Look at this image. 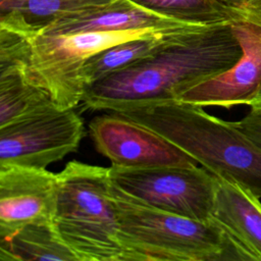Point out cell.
<instances>
[{
    "mask_svg": "<svg viewBox=\"0 0 261 261\" xmlns=\"http://www.w3.org/2000/svg\"><path fill=\"white\" fill-rule=\"evenodd\" d=\"M219 1H221L222 3H224L227 6H230L232 8H238L244 3L245 0H219Z\"/></svg>",
    "mask_w": 261,
    "mask_h": 261,
    "instance_id": "obj_21",
    "label": "cell"
},
{
    "mask_svg": "<svg viewBox=\"0 0 261 261\" xmlns=\"http://www.w3.org/2000/svg\"><path fill=\"white\" fill-rule=\"evenodd\" d=\"M97 116L89 125L97 150L113 166L149 168L197 166L184 150L154 130L120 114Z\"/></svg>",
    "mask_w": 261,
    "mask_h": 261,
    "instance_id": "obj_7",
    "label": "cell"
},
{
    "mask_svg": "<svg viewBox=\"0 0 261 261\" xmlns=\"http://www.w3.org/2000/svg\"><path fill=\"white\" fill-rule=\"evenodd\" d=\"M233 122L261 147V113L250 111L245 117Z\"/></svg>",
    "mask_w": 261,
    "mask_h": 261,
    "instance_id": "obj_18",
    "label": "cell"
},
{
    "mask_svg": "<svg viewBox=\"0 0 261 261\" xmlns=\"http://www.w3.org/2000/svg\"><path fill=\"white\" fill-rule=\"evenodd\" d=\"M113 0H0V22L28 37L62 16L104 6Z\"/></svg>",
    "mask_w": 261,
    "mask_h": 261,
    "instance_id": "obj_12",
    "label": "cell"
},
{
    "mask_svg": "<svg viewBox=\"0 0 261 261\" xmlns=\"http://www.w3.org/2000/svg\"><path fill=\"white\" fill-rule=\"evenodd\" d=\"M242 55L223 72L202 82L177 98L200 106L231 108L248 105L261 87V25L239 18L230 22Z\"/></svg>",
    "mask_w": 261,
    "mask_h": 261,
    "instance_id": "obj_8",
    "label": "cell"
},
{
    "mask_svg": "<svg viewBox=\"0 0 261 261\" xmlns=\"http://www.w3.org/2000/svg\"><path fill=\"white\" fill-rule=\"evenodd\" d=\"M194 23L156 13L128 0H113L104 6L62 16L38 34L64 35L90 31L166 30Z\"/></svg>",
    "mask_w": 261,
    "mask_h": 261,
    "instance_id": "obj_11",
    "label": "cell"
},
{
    "mask_svg": "<svg viewBox=\"0 0 261 261\" xmlns=\"http://www.w3.org/2000/svg\"><path fill=\"white\" fill-rule=\"evenodd\" d=\"M111 184L134 200L199 221H211L217 176L203 166L109 167Z\"/></svg>",
    "mask_w": 261,
    "mask_h": 261,
    "instance_id": "obj_6",
    "label": "cell"
},
{
    "mask_svg": "<svg viewBox=\"0 0 261 261\" xmlns=\"http://www.w3.org/2000/svg\"><path fill=\"white\" fill-rule=\"evenodd\" d=\"M117 114L162 136L215 176L261 198V147L234 122L178 99L147 102Z\"/></svg>",
    "mask_w": 261,
    "mask_h": 261,
    "instance_id": "obj_2",
    "label": "cell"
},
{
    "mask_svg": "<svg viewBox=\"0 0 261 261\" xmlns=\"http://www.w3.org/2000/svg\"><path fill=\"white\" fill-rule=\"evenodd\" d=\"M29 37L12 28H0V83L29 68Z\"/></svg>",
    "mask_w": 261,
    "mask_h": 261,
    "instance_id": "obj_17",
    "label": "cell"
},
{
    "mask_svg": "<svg viewBox=\"0 0 261 261\" xmlns=\"http://www.w3.org/2000/svg\"><path fill=\"white\" fill-rule=\"evenodd\" d=\"M57 195V174L46 168H0V232L28 224H51Z\"/></svg>",
    "mask_w": 261,
    "mask_h": 261,
    "instance_id": "obj_9",
    "label": "cell"
},
{
    "mask_svg": "<svg viewBox=\"0 0 261 261\" xmlns=\"http://www.w3.org/2000/svg\"><path fill=\"white\" fill-rule=\"evenodd\" d=\"M248 106L250 107V111L261 113V87L258 90L257 94L254 96V98L250 101Z\"/></svg>",
    "mask_w": 261,
    "mask_h": 261,
    "instance_id": "obj_20",
    "label": "cell"
},
{
    "mask_svg": "<svg viewBox=\"0 0 261 261\" xmlns=\"http://www.w3.org/2000/svg\"><path fill=\"white\" fill-rule=\"evenodd\" d=\"M3 25H4V24H2V23L0 22V28H1V27H3Z\"/></svg>",
    "mask_w": 261,
    "mask_h": 261,
    "instance_id": "obj_23",
    "label": "cell"
},
{
    "mask_svg": "<svg viewBox=\"0 0 261 261\" xmlns=\"http://www.w3.org/2000/svg\"><path fill=\"white\" fill-rule=\"evenodd\" d=\"M83 136L84 123L73 108L48 101L0 125V168H46L75 151Z\"/></svg>",
    "mask_w": 261,
    "mask_h": 261,
    "instance_id": "obj_5",
    "label": "cell"
},
{
    "mask_svg": "<svg viewBox=\"0 0 261 261\" xmlns=\"http://www.w3.org/2000/svg\"><path fill=\"white\" fill-rule=\"evenodd\" d=\"M211 220L227 234L242 260L261 261V202L241 185L217 177Z\"/></svg>",
    "mask_w": 261,
    "mask_h": 261,
    "instance_id": "obj_10",
    "label": "cell"
},
{
    "mask_svg": "<svg viewBox=\"0 0 261 261\" xmlns=\"http://www.w3.org/2000/svg\"><path fill=\"white\" fill-rule=\"evenodd\" d=\"M234 9L238 12L240 18L247 19L261 25V0L247 3Z\"/></svg>",
    "mask_w": 261,
    "mask_h": 261,
    "instance_id": "obj_19",
    "label": "cell"
},
{
    "mask_svg": "<svg viewBox=\"0 0 261 261\" xmlns=\"http://www.w3.org/2000/svg\"><path fill=\"white\" fill-rule=\"evenodd\" d=\"M118 239L124 261L242 260L215 222L199 221L152 208L111 184Z\"/></svg>",
    "mask_w": 261,
    "mask_h": 261,
    "instance_id": "obj_3",
    "label": "cell"
},
{
    "mask_svg": "<svg viewBox=\"0 0 261 261\" xmlns=\"http://www.w3.org/2000/svg\"><path fill=\"white\" fill-rule=\"evenodd\" d=\"M242 55L230 23L201 25L169 39L147 57L85 88L88 109L121 112L175 99L186 90L232 66Z\"/></svg>",
    "mask_w": 261,
    "mask_h": 261,
    "instance_id": "obj_1",
    "label": "cell"
},
{
    "mask_svg": "<svg viewBox=\"0 0 261 261\" xmlns=\"http://www.w3.org/2000/svg\"><path fill=\"white\" fill-rule=\"evenodd\" d=\"M0 260L77 261L51 224H28L0 232Z\"/></svg>",
    "mask_w": 261,
    "mask_h": 261,
    "instance_id": "obj_14",
    "label": "cell"
},
{
    "mask_svg": "<svg viewBox=\"0 0 261 261\" xmlns=\"http://www.w3.org/2000/svg\"><path fill=\"white\" fill-rule=\"evenodd\" d=\"M51 101L30 68L0 83V125L16 115Z\"/></svg>",
    "mask_w": 261,
    "mask_h": 261,
    "instance_id": "obj_16",
    "label": "cell"
},
{
    "mask_svg": "<svg viewBox=\"0 0 261 261\" xmlns=\"http://www.w3.org/2000/svg\"><path fill=\"white\" fill-rule=\"evenodd\" d=\"M53 228L77 261H124L109 168L70 161L57 173Z\"/></svg>",
    "mask_w": 261,
    "mask_h": 261,
    "instance_id": "obj_4",
    "label": "cell"
},
{
    "mask_svg": "<svg viewBox=\"0 0 261 261\" xmlns=\"http://www.w3.org/2000/svg\"><path fill=\"white\" fill-rule=\"evenodd\" d=\"M201 25L205 24H192L165 33L135 38L115 44L94 54L85 62L82 69L85 88L112 72L127 67L147 57L163 46L173 36Z\"/></svg>",
    "mask_w": 261,
    "mask_h": 261,
    "instance_id": "obj_13",
    "label": "cell"
},
{
    "mask_svg": "<svg viewBox=\"0 0 261 261\" xmlns=\"http://www.w3.org/2000/svg\"><path fill=\"white\" fill-rule=\"evenodd\" d=\"M254 1H257V0H245V1H244V3H243L241 6H243V5L247 4V3H251V2H254ZM241 6H240V7H241Z\"/></svg>",
    "mask_w": 261,
    "mask_h": 261,
    "instance_id": "obj_22",
    "label": "cell"
},
{
    "mask_svg": "<svg viewBox=\"0 0 261 261\" xmlns=\"http://www.w3.org/2000/svg\"><path fill=\"white\" fill-rule=\"evenodd\" d=\"M143 8L194 24L230 23L240 16L219 0H128Z\"/></svg>",
    "mask_w": 261,
    "mask_h": 261,
    "instance_id": "obj_15",
    "label": "cell"
}]
</instances>
